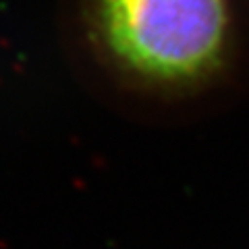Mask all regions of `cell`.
<instances>
[{"mask_svg": "<svg viewBox=\"0 0 249 249\" xmlns=\"http://www.w3.org/2000/svg\"><path fill=\"white\" fill-rule=\"evenodd\" d=\"M102 40L119 62L154 81L210 71L227 40V0H98Z\"/></svg>", "mask_w": 249, "mask_h": 249, "instance_id": "6da1fadb", "label": "cell"}]
</instances>
